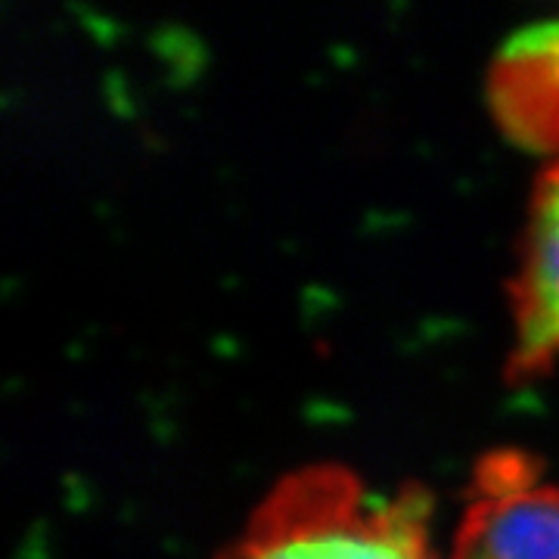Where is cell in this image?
I'll use <instances>...</instances> for the list:
<instances>
[{
  "instance_id": "6da1fadb",
  "label": "cell",
  "mask_w": 559,
  "mask_h": 559,
  "mask_svg": "<svg viewBox=\"0 0 559 559\" xmlns=\"http://www.w3.org/2000/svg\"><path fill=\"white\" fill-rule=\"evenodd\" d=\"M218 559H439L429 498L377 491L342 466H305L274 485Z\"/></svg>"
},
{
  "instance_id": "277c9868",
  "label": "cell",
  "mask_w": 559,
  "mask_h": 559,
  "mask_svg": "<svg viewBox=\"0 0 559 559\" xmlns=\"http://www.w3.org/2000/svg\"><path fill=\"white\" fill-rule=\"evenodd\" d=\"M491 100L520 143L559 150V22L516 32L500 47Z\"/></svg>"
},
{
  "instance_id": "3957f363",
  "label": "cell",
  "mask_w": 559,
  "mask_h": 559,
  "mask_svg": "<svg viewBox=\"0 0 559 559\" xmlns=\"http://www.w3.org/2000/svg\"><path fill=\"white\" fill-rule=\"evenodd\" d=\"M510 293L516 336L507 370L528 380L559 358V162L540 175L532 193Z\"/></svg>"
},
{
  "instance_id": "7a4b0ae2",
  "label": "cell",
  "mask_w": 559,
  "mask_h": 559,
  "mask_svg": "<svg viewBox=\"0 0 559 559\" xmlns=\"http://www.w3.org/2000/svg\"><path fill=\"white\" fill-rule=\"evenodd\" d=\"M451 559H559V485L525 451H491L473 473Z\"/></svg>"
}]
</instances>
